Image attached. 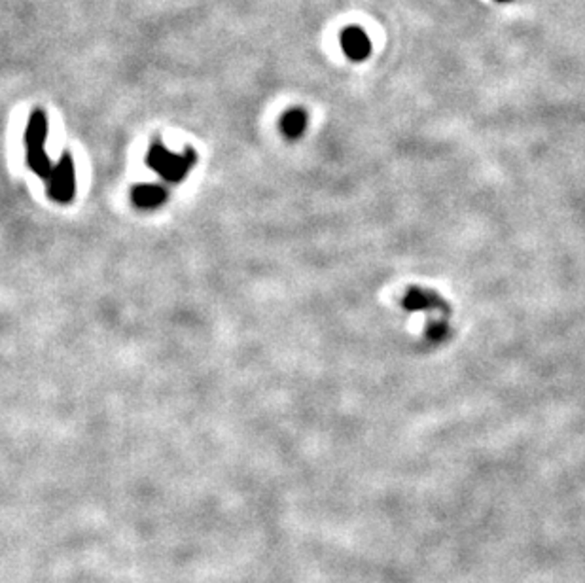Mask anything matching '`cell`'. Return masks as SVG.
Instances as JSON below:
<instances>
[{
	"label": "cell",
	"mask_w": 585,
	"mask_h": 583,
	"mask_svg": "<svg viewBox=\"0 0 585 583\" xmlns=\"http://www.w3.org/2000/svg\"><path fill=\"white\" fill-rule=\"evenodd\" d=\"M47 129L50 125H47L46 110H33L29 122H27V129H25V152H27V165L30 167V171L36 176H40L44 182L50 179L53 171V165L46 152Z\"/></svg>",
	"instance_id": "cell-1"
},
{
	"label": "cell",
	"mask_w": 585,
	"mask_h": 583,
	"mask_svg": "<svg viewBox=\"0 0 585 583\" xmlns=\"http://www.w3.org/2000/svg\"><path fill=\"white\" fill-rule=\"evenodd\" d=\"M47 182V196L52 197L55 203L67 205L72 201V197L76 193V173L74 165H72V157L70 154H64L59 163L53 167Z\"/></svg>",
	"instance_id": "cell-2"
},
{
	"label": "cell",
	"mask_w": 585,
	"mask_h": 583,
	"mask_svg": "<svg viewBox=\"0 0 585 583\" xmlns=\"http://www.w3.org/2000/svg\"><path fill=\"white\" fill-rule=\"evenodd\" d=\"M146 162L150 167L157 169V173L163 174L167 180H180L188 173V167L193 162V157L174 156L171 152L163 150L161 146H154Z\"/></svg>",
	"instance_id": "cell-3"
},
{
	"label": "cell",
	"mask_w": 585,
	"mask_h": 583,
	"mask_svg": "<svg viewBox=\"0 0 585 583\" xmlns=\"http://www.w3.org/2000/svg\"><path fill=\"white\" fill-rule=\"evenodd\" d=\"M341 46L345 50L348 57L354 59V61H362L370 55V40L365 33L358 29V27H351V29L343 30L341 35Z\"/></svg>",
	"instance_id": "cell-4"
},
{
	"label": "cell",
	"mask_w": 585,
	"mask_h": 583,
	"mask_svg": "<svg viewBox=\"0 0 585 583\" xmlns=\"http://www.w3.org/2000/svg\"><path fill=\"white\" fill-rule=\"evenodd\" d=\"M305 123H307V115L300 108H294L286 112L280 120V129L283 133L290 139H297L300 135L305 131Z\"/></svg>",
	"instance_id": "cell-5"
},
{
	"label": "cell",
	"mask_w": 585,
	"mask_h": 583,
	"mask_svg": "<svg viewBox=\"0 0 585 583\" xmlns=\"http://www.w3.org/2000/svg\"><path fill=\"white\" fill-rule=\"evenodd\" d=\"M165 190L163 188H159V186H154V184H144L140 186V188H137L133 193L135 197V203L139 205V207H144V208H150V207H157V205H161L163 199H165Z\"/></svg>",
	"instance_id": "cell-6"
},
{
	"label": "cell",
	"mask_w": 585,
	"mask_h": 583,
	"mask_svg": "<svg viewBox=\"0 0 585 583\" xmlns=\"http://www.w3.org/2000/svg\"><path fill=\"white\" fill-rule=\"evenodd\" d=\"M434 303H441L434 294L430 292H421V290H409L404 300V307L409 311H424V309H432Z\"/></svg>",
	"instance_id": "cell-7"
},
{
	"label": "cell",
	"mask_w": 585,
	"mask_h": 583,
	"mask_svg": "<svg viewBox=\"0 0 585 583\" xmlns=\"http://www.w3.org/2000/svg\"><path fill=\"white\" fill-rule=\"evenodd\" d=\"M502 2H504V0H502Z\"/></svg>",
	"instance_id": "cell-8"
}]
</instances>
